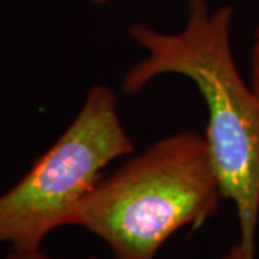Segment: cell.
Segmentation results:
<instances>
[{
	"label": "cell",
	"instance_id": "6",
	"mask_svg": "<svg viewBox=\"0 0 259 259\" xmlns=\"http://www.w3.org/2000/svg\"><path fill=\"white\" fill-rule=\"evenodd\" d=\"M93 5H107V3H110V2H112V0H90Z\"/></svg>",
	"mask_w": 259,
	"mask_h": 259
},
{
	"label": "cell",
	"instance_id": "3",
	"mask_svg": "<svg viewBox=\"0 0 259 259\" xmlns=\"http://www.w3.org/2000/svg\"><path fill=\"white\" fill-rule=\"evenodd\" d=\"M133 151L117 95L111 87L95 83L64 134L0 196V243L9 242L15 250L39 249L48 233L72 225L102 170Z\"/></svg>",
	"mask_w": 259,
	"mask_h": 259
},
{
	"label": "cell",
	"instance_id": "4",
	"mask_svg": "<svg viewBox=\"0 0 259 259\" xmlns=\"http://www.w3.org/2000/svg\"><path fill=\"white\" fill-rule=\"evenodd\" d=\"M6 259H52L44 255L40 249L36 250H13L10 253L9 256ZM91 259H97V258H91ZM222 259H246L245 256V252L242 249L241 243H235L233 246L229 248V250L225 253L222 256Z\"/></svg>",
	"mask_w": 259,
	"mask_h": 259
},
{
	"label": "cell",
	"instance_id": "5",
	"mask_svg": "<svg viewBox=\"0 0 259 259\" xmlns=\"http://www.w3.org/2000/svg\"><path fill=\"white\" fill-rule=\"evenodd\" d=\"M250 85L255 93L259 94V25L255 29L250 51Z\"/></svg>",
	"mask_w": 259,
	"mask_h": 259
},
{
	"label": "cell",
	"instance_id": "2",
	"mask_svg": "<svg viewBox=\"0 0 259 259\" xmlns=\"http://www.w3.org/2000/svg\"><path fill=\"white\" fill-rule=\"evenodd\" d=\"M221 197L206 139L180 131L102 177L72 225L101 238L115 259H156L177 231L197 229L213 216Z\"/></svg>",
	"mask_w": 259,
	"mask_h": 259
},
{
	"label": "cell",
	"instance_id": "1",
	"mask_svg": "<svg viewBox=\"0 0 259 259\" xmlns=\"http://www.w3.org/2000/svg\"><path fill=\"white\" fill-rule=\"evenodd\" d=\"M233 8L210 10L206 0H187L185 28L158 32L144 23L128 28L146 56L124 74L121 90L141 91L160 75L189 78L206 101V136L222 197L235 204L239 243L246 259H256L259 228V94L245 82L231 40Z\"/></svg>",
	"mask_w": 259,
	"mask_h": 259
}]
</instances>
